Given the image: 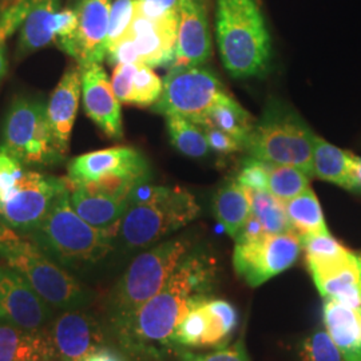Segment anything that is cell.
<instances>
[{
    "label": "cell",
    "instance_id": "cell-1",
    "mask_svg": "<svg viewBox=\"0 0 361 361\" xmlns=\"http://www.w3.org/2000/svg\"><path fill=\"white\" fill-rule=\"evenodd\" d=\"M216 262L202 252H190L165 286L123 320L113 324L119 344L134 357L159 359L173 347L171 336L194 304L207 298Z\"/></svg>",
    "mask_w": 361,
    "mask_h": 361
},
{
    "label": "cell",
    "instance_id": "cell-2",
    "mask_svg": "<svg viewBox=\"0 0 361 361\" xmlns=\"http://www.w3.org/2000/svg\"><path fill=\"white\" fill-rule=\"evenodd\" d=\"M216 37L222 65L233 78L268 71L271 34L258 0H217Z\"/></svg>",
    "mask_w": 361,
    "mask_h": 361
},
{
    "label": "cell",
    "instance_id": "cell-3",
    "mask_svg": "<svg viewBox=\"0 0 361 361\" xmlns=\"http://www.w3.org/2000/svg\"><path fill=\"white\" fill-rule=\"evenodd\" d=\"M201 213L195 197L180 186L142 183L130 194L118 235L130 249L153 245L193 222Z\"/></svg>",
    "mask_w": 361,
    "mask_h": 361
},
{
    "label": "cell",
    "instance_id": "cell-4",
    "mask_svg": "<svg viewBox=\"0 0 361 361\" xmlns=\"http://www.w3.org/2000/svg\"><path fill=\"white\" fill-rule=\"evenodd\" d=\"M25 235L66 271L92 265L113 247V235L92 228L78 216L70 201L68 185L38 226Z\"/></svg>",
    "mask_w": 361,
    "mask_h": 361
},
{
    "label": "cell",
    "instance_id": "cell-5",
    "mask_svg": "<svg viewBox=\"0 0 361 361\" xmlns=\"http://www.w3.org/2000/svg\"><path fill=\"white\" fill-rule=\"evenodd\" d=\"M0 257L20 273L52 308L82 310L90 295L77 279L47 256L32 240L0 222Z\"/></svg>",
    "mask_w": 361,
    "mask_h": 361
},
{
    "label": "cell",
    "instance_id": "cell-6",
    "mask_svg": "<svg viewBox=\"0 0 361 361\" xmlns=\"http://www.w3.org/2000/svg\"><path fill=\"white\" fill-rule=\"evenodd\" d=\"M67 180L31 170L0 149V222L22 234L46 217Z\"/></svg>",
    "mask_w": 361,
    "mask_h": 361
},
{
    "label": "cell",
    "instance_id": "cell-7",
    "mask_svg": "<svg viewBox=\"0 0 361 361\" xmlns=\"http://www.w3.org/2000/svg\"><path fill=\"white\" fill-rule=\"evenodd\" d=\"M313 131L296 111L281 101H271L246 140V152L252 158L295 166L313 177Z\"/></svg>",
    "mask_w": 361,
    "mask_h": 361
},
{
    "label": "cell",
    "instance_id": "cell-8",
    "mask_svg": "<svg viewBox=\"0 0 361 361\" xmlns=\"http://www.w3.org/2000/svg\"><path fill=\"white\" fill-rule=\"evenodd\" d=\"M190 252L192 241L178 237L161 243L134 258L110 297L111 324L123 320L154 297Z\"/></svg>",
    "mask_w": 361,
    "mask_h": 361
},
{
    "label": "cell",
    "instance_id": "cell-9",
    "mask_svg": "<svg viewBox=\"0 0 361 361\" xmlns=\"http://www.w3.org/2000/svg\"><path fill=\"white\" fill-rule=\"evenodd\" d=\"M0 149L34 168H50L65 159L54 140L47 104L27 97L11 104L3 123Z\"/></svg>",
    "mask_w": 361,
    "mask_h": 361
},
{
    "label": "cell",
    "instance_id": "cell-10",
    "mask_svg": "<svg viewBox=\"0 0 361 361\" xmlns=\"http://www.w3.org/2000/svg\"><path fill=\"white\" fill-rule=\"evenodd\" d=\"M153 110L162 116H180L200 123L229 92L212 71L193 67L169 68Z\"/></svg>",
    "mask_w": 361,
    "mask_h": 361
},
{
    "label": "cell",
    "instance_id": "cell-11",
    "mask_svg": "<svg viewBox=\"0 0 361 361\" xmlns=\"http://www.w3.org/2000/svg\"><path fill=\"white\" fill-rule=\"evenodd\" d=\"M301 250V238L295 232L261 233L237 240L233 253L234 271L246 284L259 286L293 267Z\"/></svg>",
    "mask_w": 361,
    "mask_h": 361
},
{
    "label": "cell",
    "instance_id": "cell-12",
    "mask_svg": "<svg viewBox=\"0 0 361 361\" xmlns=\"http://www.w3.org/2000/svg\"><path fill=\"white\" fill-rule=\"evenodd\" d=\"M150 178L146 158L133 147H110L71 159L67 166V185H104L137 188Z\"/></svg>",
    "mask_w": 361,
    "mask_h": 361
},
{
    "label": "cell",
    "instance_id": "cell-13",
    "mask_svg": "<svg viewBox=\"0 0 361 361\" xmlns=\"http://www.w3.org/2000/svg\"><path fill=\"white\" fill-rule=\"evenodd\" d=\"M237 322V312L231 302L207 297L190 307L180 319L171 343L186 348H224Z\"/></svg>",
    "mask_w": 361,
    "mask_h": 361
},
{
    "label": "cell",
    "instance_id": "cell-14",
    "mask_svg": "<svg viewBox=\"0 0 361 361\" xmlns=\"http://www.w3.org/2000/svg\"><path fill=\"white\" fill-rule=\"evenodd\" d=\"M51 308L20 273L10 267H0L1 323L37 332L51 322Z\"/></svg>",
    "mask_w": 361,
    "mask_h": 361
},
{
    "label": "cell",
    "instance_id": "cell-15",
    "mask_svg": "<svg viewBox=\"0 0 361 361\" xmlns=\"http://www.w3.org/2000/svg\"><path fill=\"white\" fill-rule=\"evenodd\" d=\"M78 28L75 34L59 44L73 56L79 67L102 63L107 56L106 38L111 0H77Z\"/></svg>",
    "mask_w": 361,
    "mask_h": 361
},
{
    "label": "cell",
    "instance_id": "cell-16",
    "mask_svg": "<svg viewBox=\"0 0 361 361\" xmlns=\"http://www.w3.org/2000/svg\"><path fill=\"white\" fill-rule=\"evenodd\" d=\"M55 361H80L104 345V334L97 320L86 312L65 310L46 329Z\"/></svg>",
    "mask_w": 361,
    "mask_h": 361
},
{
    "label": "cell",
    "instance_id": "cell-17",
    "mask_svg": "<svg viewBox=\"0 0 361 361\" xmlns=\"http://www.w3.org/2000/svg\"><path fill=\"white\" fill-rule=\"evenodd\" d=\"M178 25L180 13L161 19H149L135 13L126 38L133 42L140 65L152 68L171 65L177 46Z\"/></svg>",
    "mask_w": 361,
    "mask_h": 361
},
{
    "label": "cell",
    "instance_id": "cell-18",
    "mask_svg": "<svg viewBox=\"0 0 361 361\" xmlns=\"http://www.w3.org/2000/svg\"><path fill=\"white\" fill-rule=\"evenodd\" d=\"M83 109L91 121L110 138L123 135L121 102L101 63L80 67Z\"/></svg>",
    "mask_w": 361,
    "mask_h": 361
},
{
    "label": "cell",
    "instance_id": "cell-19",
    "mask_svg": "<svg viewBox=\"0 0 361 361\" xmlns=\"http://www.w3.org/2000/svg\"><path fill=\"white\" fill-rule=\"evenodd\" d=\"M212 56L207 0H182L176 54L169 68L204 65Z\"/></svg>",
    "mask_w": 361,
    "mask_h": 361
},
{
    "label": "cell",
    "instance_id": "cell-20",
    "mask_svg": "<svg viewBox=\"0 0 361 361\" xmlns=\"http://www.w3.org/2000/svg\"><path fill=\"white\" fill-rule=\"evenodd\" d=\"M310 274L320 295L341 305L361 307V256H347L322 264H310Z\"/></svg>",
    "mask_w": 361,
    "mask_h": 361
},
{
    "label": "cell",
    "instance_id": "cell-21",
    "mask_svg": "<svg viewBox=\"0 0 361 361\" xmlns=\"http://www.w3.org/2000/svg\"><path fill=\"white\" fill-rule=\"evenodd\" d=\"M82 94L80 67L71 66L61 78L47 104V114L55 143L66 157L70 147L71 130L77 118L79 98Z\"/></svg>",
    "mask_w": 361,
    "mask_h": 361
},
{
    "label": "cell",
    "instance_id": "cell-22",
    "mask_svg": "<svg viewBox=\"0 0 361 361\" xmlns=\"http://www.w3.org/2000/svg\"><path fill=\"white\" fill-rule=\"evenodd\" d=\"M68 189H71V205L80 219L98 231L113 237L116 235L121 221L129 207V198L92 192L80 186H68Z\"/></svg>",
    "mask_w": 361,
    "mask_h": 361
},
{
    "label": "cell",
    "instance_id": "cell-23",
    "mask_svg": "<svg viewBox=\"0 0 361 361\" xmlns=\"http://www.w3.org/2000/svg\"><path fill=\"white\" fill-rule=\"evenodd\" d=\"M324 325L344 361H361V307L325 300Z\"/></svg>",
    "mask_w": 361,
    "mask_h": 361
},
{
    "label": "cell",
    "instance_id": "cell-24",
    "mask_svg": "<svg viewBox=\"0 0 361 361\" xmlns=\"http://www.w3.org/2000/svg\"><path fill=\"white\" fill-rule=\"evenodd\" d=\"M0 361H55L46 329L32 332L0 324Z\"/></svg>",
    "mask_w": 361,
    "mask_h": 361
},
{
    "label": "cell",
    "instance_id": "cell-25",
    "mask_svg": "<svg viewBox=\"0 0 361 361\" xmlns=\"http://www.w3.org/2000/svg\"><path fill=\"white\" fill-rule=\"evenodd\" d=\"M59 0H34L32 7L22 25L19 44L16 50L18 59L49 46L54 35L55 13L59 10Z\"/></svg>",
    "mask_w": 361,
    "mask_h": 361
},
{
    "label": "cell",
    "instance_id": "cell-26",
    "mask_svg": "<svg viewBox=\"0 0 361 361\" xmlns=\"http://www.w3.org/2000/svg\"><path fill=\"white\" fill-rule=\"evenodd\" d=\"M214 214L226 233L234 240L252 217V202L245 188L235 180L221 186L214 195Z\"/></svg>",
    "mask_w": 361,
    "mask_h": 361
},
{
    "label": "cell",
    "instance_id": "cell-27",
    "mask_svg": "<svg viewBox=\"0 0 361 361\" xmlns=\"http://www.w3.org/2000/svg\"><path fill=\"white\" fill-rule=\"evenodd\" d=\"M353 155L316 135L312 157L313 177L345 189Z\"/></svg>",
    "mask_w": 361,
    "mask_h": 361
},
{
    "label": "cell",
    "instance_id": "cell-28",
    "mask_svg": "<svg viewBox=\"0 0 361 361\" xmlns=\"http://www.w3.org/2000/svg\"><path fill=\"white\" fill-rule=\"evenodd\" d=\"M255 119L231 94L225 95L198 125L212 126L226 133L245 146L246 140L255 126Z\"/></svg>",
    "mask_w": 361,
    "mask_h": 361
},
{
    "label": "cell",
    "instance_id": "cell-29",
    "mask_svg": "<svg viewBox=\"0 0 361 361\" xmlns=\"http://www.w3.org/2000/svg\"><path fill=\"white\" fill-rule=\"evenodd\" d=\"M284 207L293 232L300 237L329 233L324 219L323 209L310 188L304 193L284 202Z\"/></svg>",
    "mask_w": 361,
    "mask_h": 361
},
{
    "label": "cell",
    "instance_id": "cell-30",
    "mask_svg": "<svg viewBox=\"0 0 361 361\" xmlns=\"http://www.w3.org/2000/svg\"><path fill=\"white\" fill-rule=\"evenodd\" d=\"M165 118L170 141L180 153L192 158H201L209 154L210 146L205 131L200 125L185 116H168Z\"/></svg>",
    "mask_w": 361,
    "mask_h": 361
},
{
    "label": "cell",
    "instance_id": "cell-31",
    "mask_svg": "<svg viewBox=\"0 0 361 361\" xmlns=\"http://www.w3.org/2000/svg\"><path fill=\"white\" fill-rule=\"evenodd\" d=\"M247 193L252 202V216L259 222L264 232L269 234L293 232L285 213L284 202L269 192L247 190Z\"/></svg>",
    "mask_w": 361,
    "mask_h": 361
},
{
    "label": "cell",
    "instance_id": "cell-32",
    "mask_svg": "<svg viewBox=\"0 0 361 361\" xmlns=\"http://www.w3.org/2000/svg\"><path fill=\"white\" fill-rule=\"evenodd\" d=\"M310 189V176L301 169L268 164V192L286 202Z\"/></svg>",
    "mask_w": 361,
    "mask_h": 361
},
{
    "label": "cell",
    "instance_id": "cell-33",
    "mask_svg": "<svg viewBox=\"0 0 361 361\" xmlns=\"http://www.w3.org/2000/svg\"><path fill=\"white\" fill-rule=\"evenodd\" d=\"M301 238L302 250L305 252L307 265L310 264H322L334 261L337 258L347 256L350 250L341 245L335 240L331 233L326 234H310Z\"/></svg>",
    "mask_w": 361,
    "mask_h": 361
},
{
    "label": "cell",
    "instance_id": "cell-34",
    "mask_svg": "<svg viewBox=\"0 0 361 361\" xmlns=\"http://www.w3.org/2000/svg\"><path fill=\"white\" fill-rule=\"evenodd\" d=\"M164 80L149 66L138 65L133 82V94L130 104L149 107L154 106L162 94Z\"/></svg>",
    "mask_w": 361,
    "mask_h": 361
},
{
    "label": "cell",
    "instance_id": "cell-35",
    "mask_svg": "<svg viewBox=\"0 0 361 361\" xmlns=\"http://www.w3.org/2000/svg\"><path fill=\"white\" fill-rule=\"evenodd\" d=\"M137 0H114L111 3L106 50L110 51L119 40L126 37L135 16Z\"/></svg>",
    "mask_w": 361,
    "mask_h": 361
},
{
    "label": "cell",
    "instance_id": "cell-36",
    "mask_svg": "<svg viewBox=\"0 0 361 361\" xmlns=\"http://www.w3.org/2000/svg\"><path fill=\"white\" fill-rule=\"evenodd\" d=\"M300 355L302 361H344L326 331H316L304 341Z\"/></svg>",
    "mask_w": 361,
    "mask_h": 361
},
{
    "label": "cell",
    "instance_id": "cell-37",
    "mask_svg": "<svg viewBox=\"0 0 361 361\" xmlns=\"http://www.w3.org/2000/svg\"><path fill=\"white\" fill-rule=\"evenodd\" d=\"M235 182L246 190L268 192V162L250 157L240 170Z\"/></svg>",
    "mask_w": 361,
    "mask_h": 361
},
{
    "label": "cell",
    "instance_id": "cell-38",
    "mask_svg": "<svg viewBox=\"0 0 361 361\" xmlns=\"http://www.w3.org/2000/svg\"><path fill=\"white\" fill-rule=\"evenodd\" d=\"M137 66L129 63H119L111 75V87L121 104H130L133 94V82L137 71Z\"/></svg>",
    "mask_w": 361,
    "mask_h": 361
},
{
    "label": "cell",
    "instance_id": "cell-39",
    "mask_svg": "<svg viewBox=\"0 0 361 361\" xmlns=\"http://www.w3.org/2000/svg\"><path fill=\"white\" fill-rule=\"evenodd\" d=\"M182 0H137L135 13L149 19H161L180 13Z\"/></svg>",
    "mask_w": 361,
    "mask_h": 361
},
{
    "label": "cell",
    "instance_id": "cell-40",
    "mask_svg": "<svg viewBox=\"0 0 361 361\" xmlns=\"http://www.w3.org/2000/svg\"><path fill=\"white\" fill-rule=\"evenodd\" d=\"M180 361H249L244 344L240 341L231 348H221L216 352L195 355L192 352H183Z\"/></svg>",
    "mask_w": 361,
    "mask_h": 361
},
{
    "label": "cell",
    "instance_id": "cell-41",
    "mask_svg": "<svg viewBox=\"0 0 361 361\" xmlns=\"http://www.w3.org/2000/svg\"><path fill=\"white\" fill-rule=\"evenodd\" d=\"M78 28V13L75 8H65L55 13L54 35L58 46L71 38Z\"/></svg>",
    "mask_w": 361,
    "mask_h": 361
},
{
    "label": "cell",
    "instance_id": "cell-42",
    "mask_svg": "<svg viewBox=\"0 0 361 361\" xmlns=\"http://www.w3.org/2000/svg\"><path fill=\"white\" fill-rule=\"evenodd\" d=\"M201 128L205 131L210 149L216 150L217 153L231 154V153H235V152H240L241 149H244V146L241 143L235 141L233 137L228 135L226 133H224L221 130L212 128V126H201Z\"/></svg>",
    "mask_w": 361,
    "mask_h": 361
},
{
    "label": "cell",
    "instance_id": "cell-43",
    "mask_svg": "<svg viewBox=\"0 0 361 361\" xmlns=\"http://www.w3.org/2000/svg\"><path fill=\"white\" fill-rule=\"evenodd\" d=\"M80 361H129L123 353H121L116 349L101 345L90 352L85 359Z\"/></svg>",
    "mask_w": 361,
    "mask_h": 361
},
{
    "label": "cell",
    "instance_id": "cell-44",
    "mask_svg": "<svg viewBox=\"0 0 361 361\" xmlns=\"http://www.w3.org/2000/svg\"><path fill=\"white\" fill-rule=\"evenodd\" d=\"M349 192L361 194V157L353 155L352 159V168L349 171L348 183L345 188Z\"/></svg>",
    "mask_w": 361,
    "mask_h": 361
},
{
    "label": "cell",
    "instance_id": "cell-45",
    "mask_svg": "<svg viewBox=\"0 0 361 361\" xmlns=\"http://www.w3.org/2000/svg\"><path fill=\"white\" fill-rule=\"evenodd\" d=\"M7 59H6V44L0 47V79L6 74Z\"/></svg>",
    "mask_w": 361,
    "mask_h": 361
},
{
    "label": "cell",
    "instance_id": "cell-46",
    "mask_svg": "<svg viewBox=\"0 0 361 361\" xmlns=\"http://www.w3.org/2000/svg\"><path fill=\"white\" fill-rule=\"evenodd\" d=\"M6 40H7V39L4 38V37L1 35V32H0V47L6 44Z\"/></svg>",
    "mask_w": 361,
    "mask_h": 361
}]
</instances>
